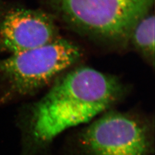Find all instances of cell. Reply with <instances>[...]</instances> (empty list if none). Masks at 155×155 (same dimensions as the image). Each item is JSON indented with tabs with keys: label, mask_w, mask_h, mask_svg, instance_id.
<instances>
[{
	"label": "cell",
	"mask_w": 155,
	"mask_h": 155,
	"mask_svg": "<svg viewBox=\"0 0 155 155\" xmlns=\"http://www.w3.org/2000/svg\"><path fill=\"white\" fill-rule=\"evenodd\" d=\"M127 93L114 75L89 67L63 74L40 99L24 106L18 116L20 155H37L66 130L89 123L118 104Z\"/></svg>",
	"instance_id": "6da1fadb"
},
{
	"label": "cell",
	"mask_w": 155,
	"mask_h": 155,
	"mask_svg": "<svg viewBox=\"0 0 155 155\" xmlns=\"http://www.w3.org/2000/svg\"><path fill=\"white\" fill-rule=\"evenodd\" d=\"M52 12L77 33L113 48H125L135 24L154 0H45Z\"/></svg>",
	"instance_id": "7a4b0ae2"
},
{
	"label": "cell",
	"mask_w": 155,
	"mask_h": 155,
	"mask_svg": "<svg viewBox=\"0 0 155 155\" xmlns=\"http://www.w3.org/2000/svg\"><path fill=\"white\" fill-rule=\"evenodd\" d=\"M80 47L67 39L54 41L0 59V106L35 95L74 67Z\"/></svg>",
	"instance_id": "3957f363"
},
{
	"label": "cell",
	"mask_w": 155,
	"mask_h": 155,
	"mask_svg": "<svg viewBox=\"0 0 155 155\" xmlns=\"http://www.w3.org/2000/svg\"><path fill=\"white\" fill-rule=\"evenodd\" d=\"M78 133L73 155H153L154 123L139 114L109 110Z\"/></svg>",
	"instance_id": "277c9868"
},
{
	"label": "cell",
	"mask_w": 155,
	"mask_h": 155,
	"mask_svg": "<svg viewBox=\"0 0 155 155\" xmlns=\"http://www.w3.org/2000/svg\"><path fill=\"white\" fill-rule=\"evenodd\" d=\"M60 37L51 14L0 0V54L21 52Z\"/></svg>",
	"instance_id": "5b68a950"
},
{
	"label": "cell",
	"mask_w": 155,
	"mask_h": 155,
	"mask_svg": "<svg viewBox=\"0 0 155 155\" xmlns=\"http://www.w3.org/2000/svg\"><path fill=\"white\" fill-rule=\"evenodd\" d=\"M154 14L149 12L135 24L129 38V43L147 64L154 66Z\"/></svg>",
	"instance_id": "8992f818"
}]
</instances>
